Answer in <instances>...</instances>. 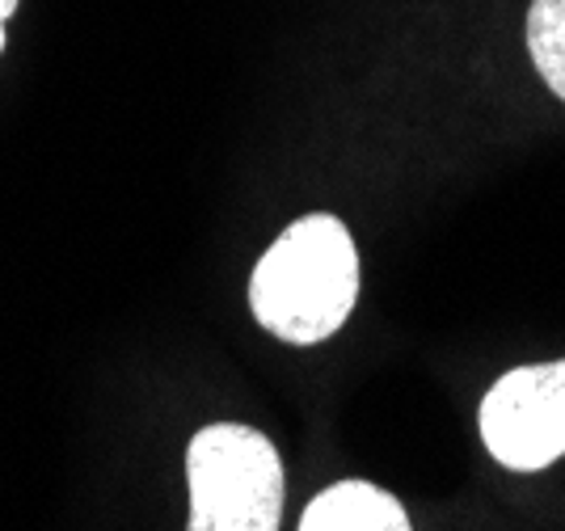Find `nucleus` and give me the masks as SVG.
I'll use <instances>...</instances> for the list:
<instances>
[{"instance_id":"1","label":"nucleus","mask_w":565,"mask_h":531,"mask_svg":"<svg viewBox=\"0 0 565 531\" xmlns=\"http://www.w3.org/2000/svg\"><path fill=\"white\" fill-rule=\"evenodd\" d=\"M359 300V249L338 215H305L262 254L249 308L262 329L291 347L333 338Z\"/></svg>"},{"instance_id":"2","label":"nucleus","mask_w":565,"mask_h":531,"mask_svg":"<svg viewBox=\"0 0 565 531\" xmlns=\"http://www.w3.org/2000/svg\"><path fill=\"white\" fill-rule=\"evenodd\" d=\"M190 531H279L282 460L254 426L215 422L186 447Z\"/></svg>"},{"instance_id":"3","label":"nucleus","mask_w":565,"mask_h":531,"mask_svg":"<svg viewBox=\"0 0 565 531\" xmlns=\"http://www.w3.org/2000/svg\"><path fill=\"white\" fill-rule=\"evenodd\" d=\"M481 439L502 468L541 472L565 456V359L515 368L481 401Z\"/></svg>"},{"instance_id":"4","label":"nucleus","mask_w":565,"mask_h":531,"mask_svg":"<svg viewBox=\"0 0 565 531\" xmlns=\"http://www.w3.org/2000/svg\"><path fill=\"white\" fill-rule=\"evenodd\" d=\"M300 531H414L388 489L372 481H338L308 502Z\"/></svg>"},{"instance_id":"5","label":"nucleus","mask_w":565,"mask_h":531,"mask_svg":"<svg viewBox=\"0 0 565 531\" xmlns=\"http://www.w3.org/2000/svg\"><path fill=\"white\" fill-rule=\"evenodd\" d=\"M527 51H532L541 81L565 102V0H532Z\"/></svg>"},{"instance_id":"6","label":"nucleus","mask_w":565,"mask_h":531,"mask_svg":"<svg viewBox=\"0 0 565 531\" xmlns=\"http://www.w3.org/2000/svg\"><path fill=\"white\" fill-rule=\"evenodd\" d=\"M18 13V0H0V51H4V22Z\"/></svg>"}]
</instances>
